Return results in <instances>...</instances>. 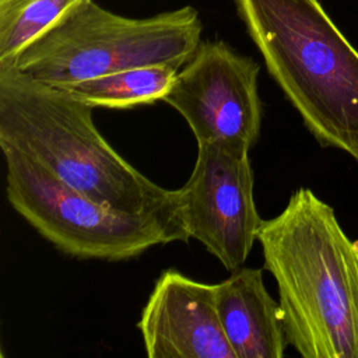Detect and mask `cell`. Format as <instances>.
Returning <instances> with one entry per match:
<instances>
[{
	"label": "cell",
	"instance_id": "obj_1",
	"mask_svg": "<svg viewBox=\"0 0 358 358\" xmlns=\"http://www.w3.org/2000/svg\"><path fill=\"white\" fill-rule=\"evenodd\" d=\"M257 242L278 289L288 345L303 358H358V242L333 207L299 187Z\"/></svg>",
	"mask_w": 358,
	"mask_h": 358
},
{
	"label": "cell",
	"instance_id": "obj_2",
	"mask_svg": "<svg viewBox=\"0 0 358 358\" xmlns=\"http://www.w3.org/2000/svg\"><path fill=\"white\" fill-rule=\"evenodd\" d=\"M0 148L35 159L109 208L179 217L178 189L130 165L96 130L92 106L10 63H0Z\"/></svg>",
	"mask_w": 358,
	"mask_h": 358
},
{
	"label": "cell",
	"instance_id": "obj_3",
	"mask_svg": "<svg viewBox=\"0 0 358 358\" xmlns=\"http://www.w3.org/2000/svg\"><path fill=\"white\" fill-rule=\"evenodd\" d=\"M266 67L322 147L358 162V52L317 0H234Z\"/></svg>",
	"mask_w": 358,
	"mask_h": 358
},
{
	"label": "cell",
	"instance_id": "obj_4",
	"mask_svg": "<svg viewBox=\"0 0 358 358\" xmlns=\"http://www.w3.org/2000/svg\"><path fill=\"white\" fill-rule=\"evenodd\" d=\"M201 31L199 13L190 6L127 18L94 0H80L14 59L0 63L52 85L145 66L180 70L200 46Z\"/></svg>",
	"mask_w": 358,
	"mask_h": 358
},
{
	"label": "cell",
	"instance_id": "obj_5",
	"mask_svg": "<svg viewBox=\"0 0 358 358\" xmlns=\"http://www.w3.org/2000/svg\"><path fill=\"white\" fill-rule=\"evenodd\" d=\"M10 206L56 249L77 259L122 262L190 238L179 217L109 208L63 182L46 166L4 148Z\"/></svg>",
	"mask_w": 358,
	"mask_h": 358
},
{
	"label": "cell",
	"instance_id": "obj_6",
	"mask_svg": "<svg viewBox=\"0 0 358 358\" xmlns=\"http://www.w3.org/2000/svg\"><path fill=\"white\" fill-rule=\"evenodd\" d=\"M179 218L229 273L242 268L263 220L253 199L249 150L225 141L197 144L194 168L178 189Z\"/></svg>",
	"mask_w": 358,
	"mask_h": 358
},
{
	"label": "cell",
	"instance_id": "obj_7",
	"mask_svg": "<svg viewBox=\"0 0 358 358\" xmlns=\"http://www.w3.org/2000/svg\"><path fill=\"white\" fill-rule=\"evenodd\" d=\"M260 67L224 41L201 42L162 101L178 110L197 144L225 141L250 150L260 137Z\"/></svg>",
	"mask_w": 358,
	"mask_h": 358
},
{
	"label": "cell",
	"instance_id": "obj_8",
	"mask_svg": "<svg viewBox=\"0 0 358 358\" xmlns=\"http://www.w3.org/2000/svg\"><path fill=\"white\" fill-rule=\"evenodd\" d=\"M137 327L150 358H235L215 306V284L168 268L157 278Z\"/></svg>",
	"mask_w": 358,
	"mask_h": 358
},
{
	"label": "cell",
	"instance_id": "obj_9",
	"mask_svg": "<svg viewBox=\"0 0 358 358\" xmlns=\"http://www.w3.org/2000/svg\"><path fill=\"white\" fill-rule=\"evenodd\" d=\"M215 306L235 358H281L288 345L280 303L262 268L242 267L215 284Z\"/></svg>",
	"mask_w": 358,
	"mask_h": 358
},
{
	"label": "cell",
	"instance_id": "obj_10",
	"mask_svg": "<svg viewBox=\"0 0 358 358\" xmlns=\"http://www.w3.org/2000/svg\"><path fill=\"white\" fill-rule=\"evenodd\" d=\"M178 71V69L165 64L145 66L55 87L69 91L92 108L124 109L162 101Z\"/></svg>",
	"mask_w": 358,
	"mask_h": 358
},
{
	"label": "cell",
	"instance_id": "obj_11",
	"mask_svg": "<svg viewBox=\"0 0 358 358\" xmlns=\"http://www.w3.org/2000/svg\"><path fill=\"white\" fill-rule=\"evenodd\" d=\"M80 0H0V62L14 59Z\"/></svg>",
	"mask_w": 358,
	"mask_h": 358
}]
</instances>
